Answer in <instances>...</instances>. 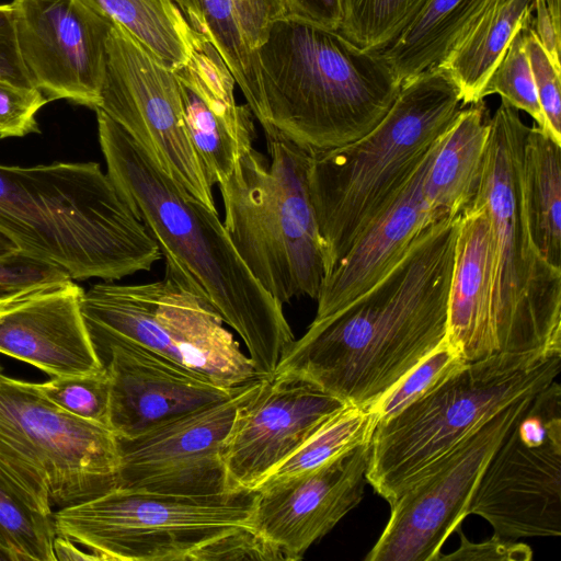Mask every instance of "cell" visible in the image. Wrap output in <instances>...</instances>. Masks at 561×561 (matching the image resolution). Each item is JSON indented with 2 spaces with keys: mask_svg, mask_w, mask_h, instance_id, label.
<instances>
[{
  "mask_svg": "<svg viewBox=\"0 0 561 561\" xmlns=\"http://www.w3.org/2000/svg\"><path fill=\"white\" fill-rule=\"evenodd\" d=\"M531 16L523 26L539 104L545 118L543 131L561 144V70L557 69L531 27Z\"/></svg>",
  "mask_w": 561,
  "mask_h": 561,
  "instance_id": "obj_36",
  "label": "cell"
},
{
  "mask_svg": "<svg viewBox=\"0 0 561 561\" xmlns=\"http://www.w3.org/2000/svg\"><path fill=\"white\" fill-rule=\"evenodd\" d=\"M54 552L56 560H99L95 554L82 552L75 541L60 535L55 537Z\"/></svg>",
  "mask_w": 561,
  "mask_h": 561,
  "instance_id": "obj_44",
  "label": "cell"
},
{
  "mask_svg": "<svg viewBox=\"0 0 561 561\" xmlns=\"http://www.w3.org/2000/svg\"><path fill=\"white\" fill-rule=\"evenodd\" d=\"M0 78L34 87L18 48L11 3L0 4Z\"/></svg>",
  "mask_w": 561,
  "mask_h": 561,
  "instance_id": "obj_41",
  "label": "cell"
},
{
  "mask_svg": "<svg viewBox=\"0 0 561 561\" xmlns=\"http://www.w3.org/2000/svg\"><path fill=\"white\" fill-rule=\"evenodd\" d=\"M36 386L70 414L107 427L110 383L105 366L92 374L53 377Z\"/></svg>",
  "mask_w": 561,
  "mask_h": 561,
  "instance_id": "obj_35",
  "label": "cell"
},
{
  "mask_svg": "<svg viewBox=\"0 0 561 561\" xmlns=\"http://www.w3.org/2000/svg\"><path fill=\"white\" fill-rule=\"evenodd\" d=\"M264 135L270 160L248 148L218 184L224 226L253 277L282 305L317 299L324 263L308 186L310 152L276 130Z\"/></svg>",
  "mask_w": 561,
  "mask_h": 561,
  "instance_id": "obj_6",
  "label": "cell"
},
{
  "mask_svg": "<svg viewBox=\"0 0 561 561\" xmlns=\"http://www.w3.org/2000/svg\"><path fill=\"white\" fill-rule=\"evenodd\" d=\"M96 110L129 134L188 196L217 211L213 186L184 121L175 72L115 24L107 39Z\"/></svg>",
  "mask_w": 561,
  "mask_h": 561,
  "instance_id": "obj_13",
  "label": "cell"
},
{
  "mask_svg": "<svg viewBox=\"0 0 561 561\" xmlns=\"http://www.w3.org/2000/svg\"><path fill=\"white\" fill-rule=\"evenodd\" d=\"M108 376L107 427L133 438L231 394L220 387L129 341L91 333Z\"/></svg>",
  "mask_w": 561,
  "mask_h": 561,
  "instance_id": "obj_19",
  "label": "cell"
},
{
  "mask_svg": "<svg viewBox=\"0 0 561 561\" xmlns=\"http://www.w3.org/2000/svg\"><path fill=\"white\" fill-rule=\"evenodd\" d=\"M376 425V416L369 408L346 405L321 424L263 483L312 471L369 443Z\"/></svg>",
  "mask_w": 561,
  "mask_h": 561,
  "instance_id": "obj_30",
  "label": "cell"
},
{
  "mask_svg": "<svg viewBox=\"0 0 561 561\" xmlns=\"http://www.w3.org/2000/svg\"><path fill=\"white\" fill-rule=\"evenodd\" d=\"M190 26L218 50L241 89L253 116L263 114L259 65L243 38L230 0H171Z\"/></svg>",
  "mask_w": 561,
  "mask_h": 561,
  "instance_id": "obj_29",
  "label": "cell"
},
{
  "mask_svg": "<svg viewBox=\"0 0 561 561\" xmlns=\"http://www.w3.org/2000/svg\"><path fill=\"white\" fill-rule=\"evenodd\" d=\"M244 41L255 51L273 22L283 18L279 0H230Z\"/></svg>",
  "mask_w": 561,
  "mask_h": 561,
  "instance_id": "obj_40",
  "label": "cell"
},
{
  "mask_svg": "<svg viewBox=\"0 0 561 561\" xmlns=\"http://www.w3.org/2000/svg\"><path fill=\"white\" fill-rule=\"evenodd\" d=\"M81 306L91 333L140 345L220 387L261 377L215 308L170 272L142 284L99 283Z\"/></svg>",
  "mask_w": 561,
  "mask_h": 561,
  "instance_id": "obj_11",
  "label": "cell"
},
{
  "mask_svg": "<svg viewBox=\"0 0 561 561\" xmlns=\"http://www.w3.org/2000/svg\"><path fill=\"white\" fill-rule=\"evenodd\" d=\"M459 215L423 228L368 290L313 320L273 375L369 408L447 339Z\"/></svg>",
  "mask_w": 561,
  "mask_h": 561,
  "instance_id": "obj_1",
  "label": "cell"
},
{
  "mask_svg": "<svg viewBox=\"0 0 561 561\" xmlns=\"http://www.w3.org/2000/svg\"><path fill=\"white\" fill-rule=\"evenodd\" d=\"M561 0H535L531 27L554 67L561 70Z\"/></svg>",
  "mask_w": 561,
  "mask_h": 561,
  "instance_id": "obj_42",
  "label": "cell"
},
{
  "mask_svg": "<svg viewBox=\"0 0 561 561\" xmlns=\"http://www.w3.org/2000/svg\"><path fill=\"white\" fill-rule=\"evenodd\" d=\"M283 18L340 31L343 22V0H279Z\"/></svg>",
  "mask_w": 561,
  "mask_h": 561,
  "instance_id": "obj_43",
  "label": "cell"
},
{
  "mask_svg": "<svg viewBox=\"0 0 561 561\" xmlns=\"http://www.w3.org/2000/svg\"><path fill=\"white\" fill-rule=\"evenodd\" d=\"M462 107L458 87L435 66L404 81L387 114L365 136L310 152L308 186L324 278L400 192Z\"/></svg>",
  "mask_w": 561,
  "mask_h": 561,
  "instance_id": "obj_5",
  "label": "cell"
},
{
  "mask_svg": "<svg viewBox=\"0 0 561 561\" xmlns=\"http://www.w3.org/2000/svg\"><path fill=\"white\" fill-rule=\"evenodd\" d=\"M522 186L534 242L561 268V144L535 125L524 140Z\"/></svg>",
  "mask_w": 561,
  "mask_h": 561,
  "instance_id": "obj_26",
  "label": "cell"
},
{
  "mask_svg": "<svg viewBox=\"0 0 561 561\" xmlns=\"http://www.w3.org/2000/svg\"><path fill=\"white\" fill-rule=\"evenodd\" d=\"M0 232L77 280H118L162 259L96 162L0 164Z\"/></svg>",
  "mask_w": 561,
  "mask_h": 561,
  "instance_id": "obj_3",
  "label": "cell"
},
{
  "mask_svg": "<svg viewBox=\"0 0 561 561\" xmlns=\"http://www.w3.org/2000/svg\"><path fill=\"white\" fill-rule=\"evenodd\" d=\"M53 517L21 500L0 479V560L56 561Z\"/></svg>",
  "mask_w": 561,
  "mask_h": 561,
  "instance_id": "obj_31",
  "label": "cell"
},
{
  "mask_svg": "<svg viewBox=\"0 0 561 561\" xmlns=\"http://www.w3.org/2000/svg\"><path fill=\"white\" fill-rule=\"evenodd\" d=\"M456 531L460 537L459 548L449 554L440 553L437 561H529L533 558V550L526 543L496 535L482 542H471L461 527Z\"/></svg>",
  "mask_w": 561,
  "mask_h": 561,
  "instance_id": "obj_39",
  "label": "cell"
},
{
  "mask_svg": "<svg viewBox=\"0 0 561 561\" xmlns=\"http://www.w3.org/2000/svg\"><path fill=\"white\" fill-rule=\"evenodd\" d=\"M65 278L70 276L59 266L20 250L0 255V290L3 293Z\"/></svg>",
  "mask_w": 561,
  "mask_h": 561,
  "instance_id": "obj_38",
  "label": "cell"
},
{
  "mask_svg": "<svg viewBox=\"0 0 561 561\" xmlns=\"http://www.w3.org/2000/svg\"><path fill=\"white\" fill-rule=\"evenodd\" d=\"M522 28L515 34L504 56L489 78L482 91V99L491 94H499L503 101L514 108L526 112L534 119L536 126L543 129L545 118Z\"/></svg>",
  "mask_w": 561,
  "mask_h": 561,
  "instance_id": "obj_34",
  "label": "cell"
},
{
  "mask_svg": "<svg viewBox=\"0 0 561 561\" xmlns=\"http://www.w3.org/2000/svg\"><path fill=\"white\" fill-rule=\"evenodd\" d=\"M561 353L496 354L468 362L386 422L370 439L367 482L389 505L425 471L511 403L538 393Z\"/></svg>",
  "mask_w": 561,
  "mask_h": 561,
  "instance_id": "obj_7",
  "label": "cell"
},
{
  "mask_svg": "<svg viewBox=\"0 0 561 561\" xmlns=\"http://www.w3.org/2000/svg\"><path fill=\"white\" fill-rule=\"evenodd\" d=\"M350 405L308 382L264 377L237 411L222 448L231 492H253L321 424Z\"/></svg>",
  "mask_w": 561,
  "mask_h": 561,
  "instance_id": "obj_17",
  "label": "cell"
},
{
  "mask_svg": "<svg viewBox=\"0 0 561 561\" xmlns=\"http://www.w3.org/2000/svg\"><path fill=\"white\" fill-rule=\"evenodd\" d=\"M95 112L106 174L158 244L165 271L241 336L259 376H272L295 341L283 305L253 277L218 211L188 196L116 122Z\"/></svg>",
  "mask_w": 561,
  "mask_h": 561,
  "instance_id": "obj_2",
  "label": "cell"
},
{
  "mask_svg": "<svg viewBox=\"0 0 561 561\" xmlns=\"http://www.w3.org/2000/svg\"><path fill=\"white\" fill-rule=\"evenodd\" d=\"M190 138L211 186L231 174L256 131L248 104L236 101L237 84L215 46L196 34L186 62L174 70Z\"/></svg>",
  "mask_w": 561,
  "mask_h": 561,
  "instance_id": "obj_21",
  "label": "cell"
},
{
  "mask_svg": "<svg viewBox=\"0 0 561 561\" xmlns=\"http://www.w3.org/2000/svg\"><path fill=\"white\" fill-rule=\"evenodd\" d=\"M370 442L323 466L255 490L251 527L284 557L295 561L363 499Z\"/></svg>",
  "mask_w": 561,
  "mask_h": 561,
  "instance_id": "obj_18",
  "label": "cell"
},
{
  "mask_svg": "<svg viewBox=\"0 0 561 561\" xmlns=\"http://www.w3.org/2000/svg\"><path fill=\"white\" fill-rule=\"evenodd\" d=\"M18 250L16 245L3 233L0 232V255Z\"/></svg>",
  "mask_w": 561,
  "mask_h": 561,
  "instance_id": "obj_45",
  "label": "cell"
},
{
  "mask_svg": "<svg viewBox=\"0 0 561 561\" xmlns=\"http://www.w3.org/2000/svg\"><path fill=\"white\" fill-rule=\"evenodd\" d=\"M443 136L323 279L316 299V320L337 311L374 286L403 255L415 236L437 220L425 201L423 181Z\"/></svg>",
  "mask_w": 561,
  "mask_h": 561,
  "instance_id": "obj_22",
  "label": "cell"
},
{
  "mask_svg": "<svg viewBox=\"0 0 561 561\" xmlns=\"http://www.w3.org/2000/svg\"><path fill=\"white\" fill-rule=\"evenodd\" d=\"M83 293L65 278L0 295V353L51 377L102 370L82 312Z\"/></svg>",
  "mask_w": 561,
  "mask_h": 561,
  "instance_id": "obj_20",
  "label": "cell"
},
{
  "mask_svg": "<svg viewBox=\"0 0 561 561\" xmlns=\"http://www.w3.org/2000/svg\"><path fill=\"white\" fill-rule=\"evenodd\" d=\"M18 48L49 101L96 110L114 23L84 0H13Z\"/></svg>",
  "mask_w": 561,
  "mask_h": 561,
  "instance_id": "obj_16",
  "label": "cell"
},
{
  "mask_svg": "<svg viewBox=\"0 0 561 561\" xmlns=\"http://www.w3.org/2000/svg\"><path fill=\"white\" fill-rule=\"evenodd\" d=\"M171 70L183 66L196 32L174 4L161 0H84Z\"/></svg>",
  "mask_w": 561,
  "mask_h": 561,
  "instance_id": "obj_28",
  "label": "cell"
},
{
  "mask_svg": "<svg viewBox=\"0 0 561 561\" xmlns=\"http://www.w3.org/2000/svg\"><path fill=\"white\" fill-rule=\"evenodd\" d=\"M494 253L488 209L472 202L459 215L448 294L447 341L467 362L496 355Z\"/></svg>",
  "mask_w": 561,
  "mask_h": 561,
  "instance_id": "obj_23",
  "label": "cell"
},
{
  "mask_svg": "<svg viewBox=\"0 0 561 561\" xmlns=\"http://www.w3.org/2000/svg\"><path fill=\"white\" fill-rule=\"evenodd\" d=\"M534 396L495 414L412 483L390 505V518L365 561H437L469 515L488 462Z\"/></svg>",
  "mask_w": 561,
  "mask_h": 561,
  "instance_id": "obj_14",
  "label": "cell"
},
{
  "mask_svg": "<svg viewBox=\"0 0 561 561\" xmlns=\"http://www.w3.org/2000/svg\"><path fill=\"white\" fill-rule=\"evenodd\" d=\"M49 100L36 87L0 78V138L39 133L36 115Z\"/></svg>",
  "mask_w": 561,
  "mask_h": 561,
  "instance_id": "obj_37",
  "label": "cell"
},
{
  "mask_svg": "<svg viewBox=\"0 0 561 561\" xmlns=\"http://www.w3.org/2000/svg\"><path fill=\"white\" fill-rule=\"evenodd\" d=\"M116 436L70 414L36 383L0 373V479L51 516L116 488Z\"/></svg>",
  "mask_w": 561,
  "mask_h": 561,
  "instance_id": "obj_9",
  "label": "cell"
},
{
  "mask_svg": "<svg viewBox=\"0 0 561 561\" xmlns=\"http://www.w3.org/2000/svg\"><path fill=\"white\" fill-rule=\"evenodd\" d=\"M255 54L263 130H276L309 152L365 136L402 84L380 51L298 20L273 22Z\"/></svg>",
  "mask_w": 561,
  "mask_h": 561,
  "instance_id": "obj_4",
  "label": "cell"
},
{
  "mask_svg": "<svg viewBox=\"0 0 561 561\" xmlns=\"http://www.w3.org/2000/svg\"><path fill=\"white\" fill-rule=\"evenodd\" d=\"M490 117L483 100L463 106L440 139L423 181L425 201L437 219L460 215L477 195Z\"/></svg>",
  "mask_w": 561,
  "mask_h": 561,
  "instance_id": "obj_24",
  "label": "cell"
},
{
  "mask_svg": "<svg viewBox=\"0 0 561 561\" xmlns=\"http://www.w3.org/2000/svg\"><path fill=\"white\" fill-rule=\"evenodd\" d=\"M486 0H428L411 24L379 50L404 81L442 62Z\"/></svg>",
  "mask_w": 561,
  "mask_h": 561,
  "instance_id": "obj_27",
  "label": "cell"
},
{
  "mask_svg": "<svg viewBox=\"0 0 561 561\" xmlns=\"http://www.w3.org/2000/svg\"><path fill=\"white\" fill-rule=\"evenodd\" d=\"M535 0H486L437 66L459 89L463 106L482 91L515 34L528 21Z\"/></svg>",
  "mask_w": 561,
  "mask_h": 561,
  "instance_id": "obj_25",
  "label": "cell"
},
{
  "mask_svg": "<svg viewBox=\"0 0 561 561\" xmlns=\"http://www.w3.org/2000/svg\"><path fill=\"white\" fill-rule=\"evenodd\" d=\"M256 377L231 394L133 438H117L116 488L181 496L230 491L222 448L238 409L261 388Z\"/></svg>",
  "mask_w": 561,
  "mask_h": 561,
  "instance_id": "obj_15",
  "label": "cell"
},
{
  "mask_svg": "<svg viewBox=\"0 0 561 561\" xmlns=\"http://www.w3.org/2000/svg\"><path fill=\"white\" fill-rule=\"evenodd\" d=\"M468 362L461 351L447 339L410 370L391 389L369 407L377 424L386 422L407 407L426 396Z\"/></svg>",
  "mask_w": 561,
  "mask_h": 561,
  "instance_id": "obj_33",
  "label": "cell"
},
{
  "mask_svg": "<svg viewBox=\"0 0 561 561\" xmlns=\"http://www.w3.org/2000/svg\"><path fill=\"white\" fill-rule=\"evenodd\" d=\"M494 535H561V387L535 394L488 462L469 505Z\"/></svg>",
  "mask_w": 561,
  "mask_h": 561,
  "instance_id": "obj_12",
  "label": "cell"
},
{
  "mask_svg": "<svg viewBox=\"0 0 561 561\" xmlns=\"http://www.w3.org/2000/svg\"><path fill=\"white\" fill-rule=\"evenodd\" d=\"M527 129L518 110L502 100L490 117L483 174L472 201L484 204L492 227L497 354L561 352V268L534 242L523 197Z\"/></svg>",
  "mask_w": 561,
  "mask_h": 561,
  "instance_id": "obj_8",
  "label": "cell"
},
{
  "mask_svg": "<svg viewBox=\"0 0 561 561\" xmlns=\"http://www.w3.org/2000/svg\"><path fill=\"white\" fill-rule=\"evenodd\" d=\"M428 0H343L340 32L354 44L379 51L394 42Z\"/></svg>",
  "mask_w": 561,
  "mask_h": 561,
  "instance_id": "obj_32",
  "label": "cell"
},
{
  "mask_svg": "<svg viewBox=\"0 0 561 561\" xmlns=\"http://www.w3.org/2000/svg\"><path fill=\"white\" fill-rule=\"evenodd\" d=\"M255 491L181 496L114 488L56 511L57 535L99 560L215 561L222 540L251 527Z\"/></svg>",
  "mask_w": 561,
  "mask_h": 561,
  "instance_id": "obj_10",
  "label": "cell"
},
{
  "mask_svg": "<svg viewBox=\"0 0 561 561\" xmlns=\"http://www.w3.org/2000/svg\"><path fill=\"white\" fill-rule=\"evenodd\" d=\"M162 2L167 3V4H174L171 0H161ZM175 5V4H174Z\"/></svg>",
  "mask_w": 561,
  "mask_h": 561,
  "instance_id": "obj_46",
  "label": "cell"
}]
</instances>
